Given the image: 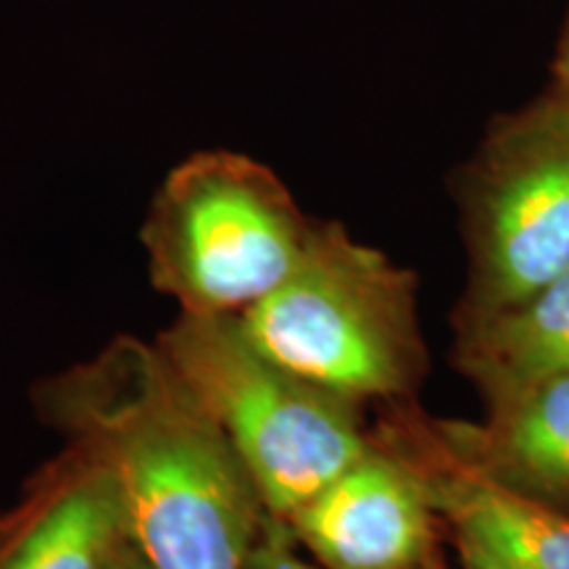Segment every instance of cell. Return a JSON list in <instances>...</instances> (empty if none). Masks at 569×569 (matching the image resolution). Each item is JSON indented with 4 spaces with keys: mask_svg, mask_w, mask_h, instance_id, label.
Masks as SVG:
<instances>
[{
    "mask_svg": "<svg viewBox=\"0 0 569 569\" xmlns=\"http://www.w3.org/2000/svg\"><path fill=\"white\" fill-rule=\"evenodd\" d=\"M375 436L401 451L430 490L461 569H569V515L525 501L459 465L430 419L393 407Z\"/></svg>",
    "mask_w": 569,
    "mask_h": 569,
    "instance_id": "cell-7",
    "label": "cell"
},
{
    "mask_svg": "<svg viewBox=\"0 0 569 569\" xmlns=\"http://www.w3.org/2000/svg\"><path fill=\"white\" fill-rule=\"evenodd\" d=\"M315 227L264 163L203 151L167 174L142 246L153 288L182 315L238 317L293 272Z\"/></svg>",
    "mask_w": 569,
    "mask_h": 569,
    "instance_id": "cell-4",
    "label": "cell"
},
{
    "mask_svg": "<svg viewBox=\"0 0 569 569\" xmlns=\"http://www.w3.org/2000/svg\"><path fill=\"white\" fill-rule=\"evenodd\" d=\"M430 425L440 446L482 480L569 515V372L493 403L480 425Z\"/></svg>",
    "mask_w": 569,
    "mask_h": 569,
    "instance_id": "cell-9",
    "label": "cell"
},
{
    "mask_svg": "<svg viewBox=\"0 0 569 569\" xmlns=\"http://www.w3.org/2000/svg\"><path fill=\"white\" fill-rule=\"evenodd\" d=\"M106 569H153V567L148 565L146 557H142V553L130 543V538H127L117 549V553H113Z\"/></svg>",
    "mask_w": 569,
    "mask_h": 569,
    "instance_id": "cell-12",
    "label": "cell"
},
{
    "mask_svg": "<svg viewBox=\"0 0 569 569\" xmlns=\"http://www.w3.org/2000/svg\"><path fill=\"white\" fill-rule=\"evenodd\" d=\"M282 522L325 569H446L422 472L375 432L359 459Z\"/></svg>",
    "mask_w": 569,
    "mask_h": 569,
    "instance_id": "cell-6",
    "label": "cell"
},
{
    "mask_svg": "<svg viewBox=\"0 0 569 569\" xmlns=\"http://www.w3.org/2000/svg\"><path fill=\"white\" fill-rule=\"evenodd\" d=\"M124 540L111 478L67 446L0 515V569H106Z\"/></svg>",
    "mask_w": 569,
    "mask_h": 569,
    "instance_id": "cell-8",
    "label": "cell"
},
{
    "mask_svg": "<svg viewBox=\"0 0 569 569\" xmlns=\"http://www.w3.org/2000/svg\"><path fill=\"white\" fill-rule=\"evenodd\" d=\"M238 322L261 353L356 407H401L425 380L417 277L343 224L317 222L293 272Z\"/></svg>",
    "mask_w": 569,
    "mask_h": 569,
    "instance_id": "cell-2",
    "label": "cell"
},
{
    "mask_svg": "<svg viewBox=\"0 0 569 569\" xmlns=\"http://www.w3.org/2000/svg\"><path fill=\"white\" fill-rule=\"evenodd\" d=\"M34 407L106 469L127 538L153 569H246L264 501L159 346L117 338L38 386Z\"/></svg>",
    "mask_w": 569,
    "mask_h": 569,
    "instance_id": "cell-1",
    "label": "cell"
},
{
    "mask_svg": "<svg viewBox=\"0 0 569 569\" xmlns=\"http://www.w3.org/2000/svg\"><path fill=\"white\" fill-rule=\"evenodd\" d=\"M453 361L488 407L569 372V267L522 301L457 325Z\"/></svg>",
    "mask_w": 569,
    "mask_h": 569,
    "instance_id": "cell-10",
    "label": "cell"
},
{
    "mask_svg": "<svg viewBox=\"0 0 569 569\" xmlns=\"http://www.w3.org/2000/svg\"><path fill=\"white\" fill-rule=\"evenodd\" d=\"M469 282L457 325L569 267V106L551 96L490 134L467 190Z\"/></svg>",
    "mask_w": 569,
    "mask_h": 569,
    "instance_id": "cell-5",
    "label": "cell"
},
{
    "mask_svg": "<svg viewBox=\"0 0 569 569\" xmlns=\"http://www.w3.org/2000/svg\"><path fill=\"white\" fill-rule=\"evenodd\" d=\"M557 80H559V84H557V92H553V96L569 106V30H567L565 48H561V56H559Z\"/></svg>",
    "mask_w": 569,
    "mask_h": 569,
    "instance_id": "cell-13",
    "label": "cell"
},
{
    "mask_svg": "<svg viewBox=\"0 0 569 569\" xmlns=\"http://www.w3.org/2000/svg\"><path fill=\"white\" fill-rule=\"evenodd\" d=\"M246 569H325L309 565L301 553L298 543L290 536L288 525L282 519L267 515L261 525L259 538H256L251 557H248Z\"/></svg>",
    "mask_w": 569,
    "mask_h": 569,
    "instance_id": "cell-11",
    "label": "cell"
},
{
    "mask_svg": "<svg viewBox=\"0 0 569 569\" xmlns=\"http://www.w3.org/2000/svg\"><path fill=\"white\" fill-rule=\"evenodd\" d=\"M156 346L230 440L267 515L288 519L372 443L361 407L261 353L238 317L180 311Z\"/></svg>",
    "mask_w": 569,
    "mask_h": 569,
    "instance_id": "cell-3",
    "label": "cell"
}]
</instances>
